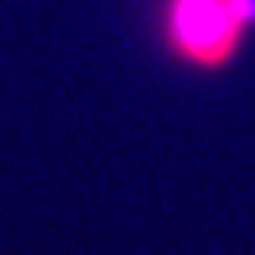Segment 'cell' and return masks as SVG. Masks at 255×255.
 <instances>
[{
  "label": "cell",
  "mask_w": 255,
  "mask_h": 255,
  "mask_svg": "<svg viewBox=\"0 0 255 255\" xmlns=\"http://www.w3.org/2000/svg\"><path fill=\"white\" fill-rule=\"evenodd\" d=\"M249 22L236 0H159L156 38L169 61L195 74H220L239 58Z\"/></svg>",
  "instance_id": "cell-1"
},
{
  "label": "cell",
  "mask_w": 255,
  "mask_h": 255,
  "mask_svg": "<svg viewBox=\"0 0 255 255\" xmlns=\"http://www.w3.org/2000/svg\"><path fill=\"white\" fill-rule=\"evenodd\" d=\"M239 13H243V19L249 22V29H255V0H236Z\"/></svg>",
  "instance_id": "cell-2"
}]
</instances>
